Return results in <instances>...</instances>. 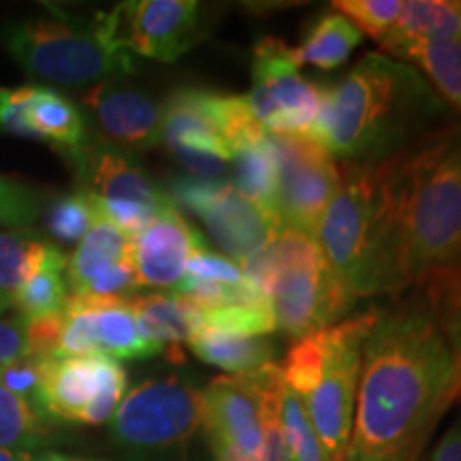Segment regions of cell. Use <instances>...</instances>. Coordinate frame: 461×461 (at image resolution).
<instances>
[{
  "mask_svg": "<svg viewBox=\"0 0 461 461\" xmlns=\"http://www.w3.org/2000/svg\"><path fill=\"white\" fill-rule=\"evenodd\" d=\"M45 361L41 357H24V359L11 363V366L0 370V387H5L11 393L28 397L37 403L39 389H41ZM39 406V403H37Z\"/></svg>",
  "mask_w": 461,
  "mask_h": 461,
  "instance_id": "37",
  "label": "cell"
},
{
  "mask_svg": "<svg viewBox=\"0 0 461 461\" xmlns=\"http://www.w3.org/2000/svg\"><path fill=\"white\" fill-rule=\"evenodd\" d=\"M331 7L348 17L363 34L380 43L400 20L402 0H338Z\"/></svg>",
  "mask_w": 461,
  "mask_h": 461,
  "instance_id": "32",
  "label": "cell"
},
{
  "mask_svg": "<svg viewBox=\"0 0 461 461\" xmlns=\"http://www.w3.org/2000/svg\"><path fill=\"white\" fill-rule=\"evenodd\" d=\"M282 367L221 376L201 391V428L214 461H276L280 445Z\"/></svg>",
  "mask_w": 461,
  "mask_h": 461,
  "instance_id": "8",
  "label": "cell"
},
{
  "mask_svg": "<svg viewBox=\"0 0 461 461\" xmlns=\"http://www.w3.org/2000/svg\"><path fill=\"white\" fill-rule=\"evenodd\" d=\"M389 56L417 68L461 120V39L412 41Z\"/></svg>",
  "mask_w": 461,
  "mask_h": 461,
  "instance_id": "24",
  "label": "cell"
},
{
  "mask_svg": "<svg viewBox=\"0 0 461 461\" xmlns=\"http://www.w3.org/2000/svg\"><path fill=\"white\" fill-rule=\"evenodd\" d=\"M0 461H43V455L14 453V451H7V448H0Z\"/></svg>",
  "mask_w": 461,
  "mask_h": 461,
  "instance_id": "41",
  "label": "cell"
},
{
  "mask_svg": "<svg viewBox=\"0 0 461 461\" xmlns=\"http://www.w3.org/2000/svg\"><path fill=\"white\" fill-rule=\"evenodd\" d=\"M278 184L276 216L280 229L316 238L321 218L339 186V165L308 137L272 135Z\"/></svg>",
  "mask_w": 461,
  "mask_h": 461,
  "instance_id": "13",
  "label": "cell"
},
{
  "mask_svg": "<svg viewBox=\"0 0 461 461\" xmlns=\"http://www.w3.org/2000/svg\"><path fill=\"white\" fill-rule=\"evenodd\" d=\"M39 86L24 88H0V132L15 137L34 140V132L28 122V107Z\"/></svg>",
  "mask_w": 461,
  "mask_h": 461,
  "instance_id": "35",
  "label": "cell"
},
{
  "mask_svg": "<svg viewBox=\"0 0 461 461\" xmlns=\"http://www.w3.org/2000/svg\"><path fill=\"white\" fill-rule=\"evenodd\" d=\"M9 310V305H5L3 302H0V314H5Z\"/></svg>",
  "mask_w": 461,
  "mask_h": 461,
  "instance_id": "44",
  "label": "cell"
},
{
  "mask_svg": "<svg viewBox=\"0 0 461 461\" xmlns=\"http://www.w3.org/2000/svg\"><path fill=\"white\" fill-rule=\"evenodd\" d=\"M428 39H461V3L451 0H408L400 20L380 41L383 54H391L402 45Z\"/></svg>",
  "mask_w": 461,
  "mask_h": 461,
  "instance_id": "26",
  "label": "cell"
},
{
  "mask_svg": "<svg viewBox=\"0 0 461 461\" xmlns=\"http://www.w3.org/2000/svg\"><path fill=\"white\" fill-rule=\"evenodd\" d=\"M50 434L51 420L37 403L0 387V448L37 455Z\"/></svg>",
  "mask_w": 461,
  "mask_h": 461,
  "instance_id": "28",
  "label": "cell"
},
{
  "mask_svg": "<svg viewBox=\"0 0 461 461\" xmlns=\"http://www.w3.org/2000/svg\"><path fill=\"white\" fill-rule=\"evenodd\" d=\"M24 357H28L26 319L20 314L0 319V370Z\"/></svg>",
  "mask_w": 461,
  "mask_h": 461,
  "instance_id": "39",
  "label": "cell"
},
{
  "mask_svg": "<svg viewBox=\"0 0 461 461\" xmlns=\"http://www.w3.org/2000/svg\"><path fill=\"white\" fill-rule=\"evenodd\" d=\"M428 79L406 62L367 51L327 86L308 140L344 165L383 163L457 122Z\"/></svg>",
  "mask_w": 461,
  "mask_h": 461,
  "instance_id": "2",
  "label": "cell"
},
{
  "mask_svg": "<svg viewBox=\"0 0 461 461\" xmlns=\"http://www.w3.org/2000/svg\"><path fill=\"white\" fill-rule=\"evenodd\" d=\"M82 193L107 203H137L160 212L169 194L154 184L135 157L92 137L77 158L71 160Z\"/></svg>",
  "mask_w": 461,
  "mask_h": 461,
  "instance_id": "16",
  "label": "cell"
},
{
  "mask_svg": "<svg viewBox=\"0 0 461 461\" xmlns=\"http://www.w3.org/2000/svg\"><path fill=\"white\" fill-rule=\"evenodd\" d=\"M0 39L17 65L48 84L92 88L135 71L132 54L115 41L107 11L73 17L54 9V17L3 28Z\"/></svg>",
  "mask_w": 461,
  "mask_h": 461,
  "instance_id": "7",
  "label": "cell"
},
{
  "mask_svg": "<svg viewBox=\"0 0 461 461\" xmlns=\"http://www.w3.org/2000/svg\"><path fill=\"white\" fill-rule=\"evenodd\" d=\"M276 461H327L303 403L286 384L280 397V445Z\"/></svg>",
  "mask_w": 461,
  "mask_h": 461,
  "instance_id": "30",
  "label": "cell"
},
{
  "mask_svg": "<svg viewBox=\"0 0 461 461\" xmlns=\"http://www.w3.org/2000/svg\"><path fill=\"white\" fill-rule=\"evenodd\" d=\"M230 190V182L227 180H201L194 176H173L169 180V199L173 205L180 210L190 212L199 221L205 216V212Z\"/></svg>",
  "mask_w": 461,
  "mask_h": 461,
  "instance_id": "33",
  "label": "cell"
},
{
  "mask_svg": "<svg viewBox=\"0 0 461 461\" xmlns=\"http://www.w3.org/2000/svg\"><path fill=\"white\" fill-rule=\"evenodd\" d=\"M205 240L176 205L167 203L141 233L131 240L137 285L173 288L186 274L188 258Z\"/></svg>",
  "mask_w": 461,
  "mask_h": 461,
  "instance_id": "17",
  "label": "cell"
},
{
  "mask_svg": "<svg viewBox=\"0 0 461 461\" xmlns=\"http://www.w3.org/2000/svg\"><path fill=\"white\" fill-rule=\"evenodd\" d=\"M339 165V186L321 218L327 267L350 303L391 295V230L383 163Z\"/></svg>",
  "mask_w": 461,
  "mask_h": 461,
  "instance_id": "4",
  "label": "cell"
},
{
  "mask_svg": "<svg viewBox=\"0 0 461 461\" xmlns=\"http://www.w3.org/2000/svg\"><path fill=\"white\" fill-rule=\"evenodd\" d=\"M391 297L461 274V120L383 160Z\"/></svg>",
  "mask_w": 461,
  "mask_h": 461,
  "instance_id": "3",
  "label": "cell"
},
{
  "mask_svg": "<svg viewBox=\"0 0 461 461\" xmlns=\"http://www.w3.org/2000/svg\"><path fill=\"white\" fill-rule=\"evenodd\" d=\"M62 330H65V312L41 316V319H26L28 357L56 359Z\"/></svg>",
  "mask_w": 461,
  "mask_h": 461,
  "instance_id": "38",
  "label": "cell"
},
{
  "mask_svg": "<svg viewBox=\"0 0 461 461\" xmlns=\"http://www.w3.org/2000/svg\"><path fill=\"white\" fill-rule=\"evenodd\" d=\"M378 310L299 338L282 361L285 384L303 403L327 461H344L353 431L363 346Z\"/></svg>",
  "mask_w": 461,
  "mask_h": 461,
  "instance_id": "5",
  "label": "cell"
},
{
  "mask_svg": "<svg viewBox=\"0 0 461 461\" xmlns=\"http://www.w3.org/2000/svg\"><path fill=\"white\" fill-rule=\"evenodd\" d=\"M129 235L96 216L67 265L73 295L132 297L137 285Z\"/></svg>",
  "mask_w": 461,
  "mask_h": 461,
  "instance_id": "15",
  "label": "cell"
},
{
  "mask_svg": "<svg viewBox=\"0 0 461 461\" xmlns=\"http://www.w3.org/2000/svg\"><path fill=\"white\" fill-rule=\"evenodd\" d=\"M233 186L241 197L276 216V184H278V165L272 135L261 129L241 140L233 148ZM278 218V216H276Z\"/></svg>",
  "mask_w": 461,
  "mask_h": 461,
  "instance_id": "23",
  "label": "cell"
},
{
  "mask_svg": "<svg viewBox=\"0 0 461 461\" xmlns=\"http://www.w3.org/2000/svg\"><path fill=\"white\" fill-rule=\"evenodd\" d=\"M43 201L26 184L0 176V224L28 229L41 214Z\"/></svg>",
  "mask_w": 461,
  "mask_h": 461,
  "instance_id": "34",
  "label": "cell"
},
{
  "mask_svg": "<svg viewBox=\"0 0 461 461\" xmlns=\"http://www.w3.org/2000/svg\"><path fill=\"white\" fill-rule=\"evenodd\" d=\"M92 333L99 355L112 359H149L165 350L143 333L129 297H88Z\"/></svg>",
  "mask_w": 461,
  "mask_h": 461,
  "instance_id": "19",
  "label": "cell"
},
{
  "mask_svg": "<svg viewBox=\"0 0 461 461\" xmlns=\"http://www.w3.org/2000/svg\"><path fill=\"white\" fill-rule=\"evenodd\" d=\"M207 233L222 255L244 265L280 230L278 218L261 210L230 186L201 218Z\"/></svg>",
  "mask_w": 461,
  "mask_h": 461,
  "instance_id": "18",
  "label": "cell"
},
{
  "mask_svg": "<svg viewBox=\"0 0 461 461\" xmlns=\"http://www.w3.org/2000/svg\"><path fill=\"white\" fill-rule=\"evenodd\" d=\"M457 355L419 293L378 310L363 346L344 461H417L457 400Z\"/></svg>",
  "mask_w": 461,
  "mask_h": 461,
  "instance_id": "1",
  "label": "cell"
},
{
  "mask_svg": "<svg viewBox=\"0 0 461 461\" xmlns=\"http://www.w3.org/2000/svg\"><path fill=\"white\" fill-rule=\"evenodd\" d=\"M84 107L99 131V140L109 146L135 154L160 146L163 132V105L141 90L103 82L82 95Z\"/></svg>",
  "mask_w": 461,
  "mask_h": 461,
  "instance_id": "14",
  "label": "cell"
},
{
  "mask_svg": "<svg viewBox=\"0 0 461 461\" xmlns=\"http://www.w3.org/2000/svg\"><path fill=\"white\" fill-rule=\"evenodd\" d=\"M107 14L120 48L149 60H180L210 34L212 11L197 0H131Z\"/></svg>",
  "mask_w": 461,
  "mask_h": 461,
  "instance_id": "12",
  "label": "cell"
},
{
  "mask_svg": "<svg viewBox=\"0 0 461 461\" xmlns=\"http://www.w3.org/2000/svg\"><path fill=\"white\" fill-rule=\"evenodd\" d=\"M129 303L143 333L163 344L165 350H180V344L188 342L203 325V310L176 293L132 295Z\"/></svg>",
  "mask_w": 461,
  "mask_h": 461,
  "instance_id": "22",
  "label": "cell"
},
{
  "mask_svg": "<svg viewBox=\"0 0 461 461\" xmlns=\"http://www.w3.org/2000/svg\"><path fill=\"white\" fill-rule=\"evenodd\" d=\"M322 95L325 84L303 77L295 48L276 37L257 41L246 101L269 135L308 137L321 115Z\"/></svg>",
  "mask_w": 461,
  "mask_h": 461,
  "instance_id": "10",
  "label": "cell"
},
{
  "mask_svg": "<svg viewBox=\"0 0 461 461\" xmlns=\"http://www.w3.org/2000/svg\"><path fill=\"white\" fill-rule=\"evenodd\" d=\"M68 257L60 248L48 246L41 263L24 280L20 291L15 293L14 305L24 319H41L65 312L68 302V280H67Z\"/></svg>",
  "mask_w": 461,
  "mask_h": 461,
  "instance_id": "27",
  "label": "cell"
},
{
  "mask_svg": "<svg viewBox=\"0 0 461 461\" xmlns=\"http://www.w3.org/2000/svg\"><path fill=\"white\" fill-rule=\"evenodd\" d=\"M244 276L272 308L276 330L295 339L348 319L355 308L333 280L319 241L299 230L280 229L244 263Z\"/></svg>",
  "mask_w": 461,
  "mask_h": 461,
  "instance_id": "6",
  "label": "cell"
},
{
  "mask_svg": "<svg viewBox=\"0 0 461 461\" xmlns=\"http://www.w3.org/2000/svg\"><path fill=\"white\" fill-rule=\"evenodd\" d=\"M43 461H82V459H65L56 453H48V455H43Z\"/></svg>",
  "mask_w": 461,
  "mask_h": 461,
  "instance_id": "43",
  "label": "cell"
},
{
  "mask_svg": "<svg viewBox=\"0 0 461 461\" xmlns=\"http://www.w3.org/2000/svg\"><path fill=\"white\" fill-rule=\"evenodd\" d=\"M48 246L28 230H0V302L5 305L14 308L15 293L41 263Z\"/></svg>",
  "mask_w": 461,
  "mask_h": 461,
  "instance_id": "29",
  "label": "cell"
},
{
  "mask_svg": "<svg viewBox=\"0 0 461 461\" xmlns=\"http://www.w3.org/2000/svg\"><path fill=\"white\" fill-rule=\"evenodd\" d=\"M425 461H461V417L438 440L434 451Z\"/></svg>",
  "mask_w": 461,
  "mask_h": 461,
  "instance_id": "40",
  "label": "cell"
},
{
  "mask_svg": "<svg viewBox=\"0 0 461 461\" xmlns=\"http://www.w3.org/2000/svg\"><path fill=\"white\" fill-rule=\"evenodd\" d=\"M190 278L199 280H212V282H224V285H240L246 280L244 269L238 263L230 261L229 257L221 255V252L210 250L205 244H201L193 257L188 258L186 274Z\"/></svg>",
  "mask_w": 461,
  "mask_h": 461,
  "instance_id": "36",
  "label": "cell"
},
{
  "mask_svg": "<svg viewBox=\"0 0 461 461\" xmlns=\"http://www.w3.org/2000/svg\"><path fill=\"white\" fill-rule=\"evenodd\" d=\"M126 387V370L112 357L48 359L37 403L50 420L103 425L118 411Z\"/></svg>",
  "mask_w": 461,
  "mask_h": 461,
  "instance_id": "11",
  "label": "cell"
},
{
  "mask_svg": "<svg viewBox=\"0 0 461 461\" xmlns=\"http://www.w3.org/2000/svg\"><path fill=\"white\" fill-rule=\"evenodd\" d=\"M199 428L201 391L177 376L137 384L112 417L113 440L140 457L182 448Z\"/></svg>",
  "mask_w": 461,
  "mask_h": 461,
  "instance_id": "9",
  "label": "cell"
},
{
  "mask_svg": "<svg viewBox=\"0 0 461 461\" xmlns=\"http://www.w3.org/2000/svg\"><path fill=\"white\" fill-rule=\"evenodd\" d=\"M186 344L197 359L224 370L229 376L258 372L276 361V344L269 336H244L201 327Z\"/></svg>",
  "mask_w": 461,
  "mask_h": 461,
  "instance_id": "21",
  "label": "cell"
},
{
  "mask_svg": "<svg viewBox=\"0 0 461 461\" xmlns=\"http://www.w3.org/2000/svg\"><path fill=\"white\" fill-rule=\"evenodd\" d=\"M28 122L34 140L48 141L68 163L82 154L92 140L82 109L54 88L39 86L28 107Z\"/></svg>",
  "mask_w": 461,
  "mask_h": 461,
  "instance_id": "20",
  "label": "cell"
},
{
  "mask_svg": "<svg viewBox=\"0 0 461 461\" xmlns=\"http://www.w3.org/2000/svg\"><path fill=\"white\" fill-rule=\"evenodd\" d=\"M95 207H92L88 194L82 193V190L54 197L48 212H45L48 230L56 240L65 241V244L82 241L84 235L90 230L92 222H95Z\"/></svg>",
  "mask_w": 461,
  "mask_h": 461,
  "instance_id": "31",
  "label": "cell"
},
{
  "mask_svg": "<svg viewBox=\"0 0 461 461\" xmlns=\"http://www.w3.org/2000/svg\"><path fill=\"white\" fill-rule=\"evenodd\" d=\"M363 32L348 17L336 9H322L305 26L302 41L295 48L299 65H312L321 71H333L348 60L359 48Z\"/></svg>",
  "mask_w": 461,
  "mask_h": 461,
  "instance_id": "25",
  "label": "cell"
},
{
  "mask_svg": "<svg viewBox=\"0 0 461 461\" xmlns=\"http://www.w3.org/2000/svg\"><path fill=\"white\" fill-rule=\"evenodd\" d=\"M455 355H457V384H455V397L461 400V342L457 346V350H455Z\"/></svg>",
  "mask_w": 461,
  "mask_h": 461,
  "instance_id": "42",
  "label": "cell"
}]
</instances>
